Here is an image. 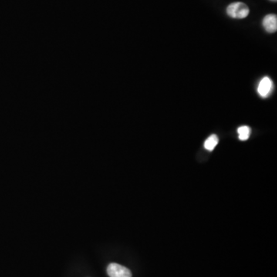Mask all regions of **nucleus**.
<instances>
[{
	"label": "nucleus",
	"instance_id": "obj_1",
	"mask_svg": "<svg viewBox=\"0 0 277 277\" xmlns=\"http://www.w3.org/2000/svg\"><path fill=\"white\" fill-rule=\"evenodd\" d=\"M227 12L232 18H244L249 15L250 9L244 2H234L227 7Z\"/></svg>",
	"mask_w": 277,
	"mask_h": 277
},
{
	"label": "nucleus",
	"instance_id": "obj_2",
	"mask_svg": "<svg viewBox=\"0 0 277 277\" xmlns=\"http://www.w3.org/2000/svg\"><path fill=\"white\" fill-rule=\"evenodd\" d=\"M109 277H132L131 271L126 267L118 264H110L107 267Z\"/></svg>",
	"mask_w": 277,
	"mask_h": 277
},
{
	"label": "nucleus",
	"instance_id": "obj_3",
	"mask_svg": "<svg viewBox=\"0 0 277 277\" xmlns=\"http://www.w3.org/2000/svg\"><path fill=\"white\" fill-rule=\"evenodd\" d=\"M274 88V83L269 77H264L259 83L257 91L261 97L266 98L271 94Z\"/></svg>",
	"mask_w": 277,
	"mask_h": 277
},
{
	"label": "nucleus",
	"instance_id": "obj_4",
	"mask_svg": "<svg viewBox=\"0 0 277 277\" xmlns=\"http://www.w3.org/2000/svg\"><path fill=\"white\" fill-rule=\"evenodd\" d=\"M263 25L267 32L270 33L277 32V16L274 14L266 15L263 20Z\"/></svg>",
	"mask_w": 277,
	"mask_h": 277
},
{
	"label": "nucleus",
	"instance_id": "obj_5",
	"mask_svg": "<svg viewBox=\"0 0 277 277\" xmlns=\"http://www.w3.org/2000/svg\"><path fill=\"white\" fill-rule=\"evenodd\" d=\"M219 143V139L217 135H211L204 143V147L209 151H213Z\"/></svg>",
	"mask_w": 277,
	"mask_h": 277
},
{
	"label": "nucleus",
	"instance_id": "obj_6",
	"mask_svg": "<svg viewBox=\"0 0 277 277\" xmlns=\"http://www.w3.org/2000/svg\"><path fill=\"white\" fill-rule=\"evenodd\" d=\"M237 132H238L239 139L242 141H246L251 136V129L249 126H240L238 128Z\"/></svg>",
	"mask_w": 277,
	"mask_h": 277
},
{
	"label": "nucleus",
	"instance_id": "obj_7",
	"mask_svg": "<svg viewBox=\"0 0 277 277\" xmlns=\"http://www.w3.org/2000/svg\"><path fill=\"white\" fill-rule=\"evenodd\" d=\"M272 1H277V0H272Z\"/></svg>",
	"mask_w": 277,
	"mask_h": 277
}]
</instances>
